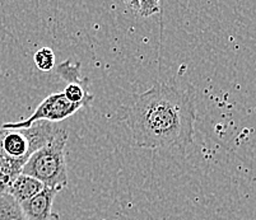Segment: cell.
Here are the masks:
<instances>
[{
    "label": "cell",
    "mask_w": 256,
    "mask_h": 220,
    "mask_svg": "<svg viewBox=\"0 0 256 220\" xmlns=\"http://www.w3.org/2000/svg\"><path fill=\"white\" fill-rule=\"evenodd\" d=\"M34 65L41 71H50L55 66V54L50 47H41L34 56Z\"/></svg>",
    "instance_id": "obj_10"
},
{
    "label": "cell",
    "mask_w": 256,
    "mask_h": 220,
    "mask_svg": "<svg viewBox=\"0 0 256 220\" xmlns=\"http://www.w3.org/2000/svg\"><path fill=\"white\" fill-rule=\"evenodd\" d=\"M125 119L136 147L184 148L192 143L196 110L185 90L160 83L132 102Z\"/></svg>",
    "instance_id": "obj_1"
},
{
    "label": "cell",
    "mask_w": 256,
    "mask_h": 220,
    "mask_svg": "<svg viewBox=\"0 0 256 220\" xmlns=\"http://www.w3.org/2000/svg\"><path fill=\"white\" fill-rule=\"evenodd\" d=\"M0 220H28L20 204L8 194L0 195Z\"/></svg>",
    "instance_id": "obj_9"
},
{
    "label": "cell",
    "mask_w": 256,
    "mask_h": 220,
    "mask_svg": "<svg viewBox=\"0 0 256 220\" xmlns=\"http://www.w3.org/2000/svg\"><path fill=\"white\" fill-rule=\"evenodd\" d=\"M158 1H160V0H158Z\"/></svg>",
    "instance_id": "obj_13"
},
{
    "label": "cell",
    "mask_w": 256,
    "mask_h": 220,
    "mask_svg": "<svg viewBox=\"0 0 256 220\" xmlns=\"http://www.w3.org/2000/svg\"><path fill=\"white\" fill-rule=\"evenodd\" d=\"M82 107H86L82 103H74L69 101L64 93H54L46 97L34 110V112L28 119L18 122H9L2 125L3 129H27L37 121L58 122L68 119L72 115L78 112Z\"/></svg>",
    "instance_id": "obj_4"
},
{
    "label": "cell",
    "mask_w": 256,
    "mask_h": 220,
    "mask_svg": "<svg viewBox=\"0 0 256 220\" xmlns=\"http://www.w3.org/2000/svg\"><path fill=\"white\" fill-rule=\"evenodd\" d=\"M66 143L68 133L62 129L48 144L32 153L23 167L22 173L38 180L45 187L64 189L68 185Z\"/></svg>",
    "instance_id": "obj_2"
},
{
    "label": "cell",
    "mask_w": 256,
    "mask_h": 220,
    "mask_svg": "<svg viewBox=\"0 0 256 220\" xmlns=\"http://www.w3.org/2000/svg\"><path fill=\"white\" fill-rule=\"evenodd\" d=\"M23 167L22 162L8 158L0 153V195L8 194L9 187L22 173Z\"/></svg>",
    "instance_id": "obj_7"
},
{
    "label": "cell",
    "mask_w": 256,
    "mask_h": 220,
    "mask_svg": "<svg viewBox=\"0 0 256 220\" xmlns=\"http://www.w3.org/2000/svg\"><path fill=\"white\" fill-rule=\"evenodd\" d=\"M60 130V127L48 121H37L27 129L0 126V153L26 164L32 153L48 144Z\"/></svg>",
    "instance_id": "obj_3"
},
{
    "label": "cell",
    "mask_w": 256,
    "mask_h": 220,
    "mask_svg": "<svg viewBox=\"0 0 256 220\" xmlns=\"http://www.w3.org/2000/svg\"><path fill=\"white\" fill-rule=\"evenodd\" d=\"M88 79L83 76H78L76 79L68 82L64 89V96L74 103H82L86 107L90 106L93 101V96L88 92Z\"/></svg>",
    "instance_id": "obj_8"
},
{
    "label": "cell",
    "mask_w": 256,
    "mask_h": 220,
    "mask_svg": "<svg viewBox=\"0 0 256 220\" xmlns=\"http://www.w3.org/2000/svg\"><path fill=\"white\" fill-rule=\"evenodd\" d=\"M60 189L44 187V190L30 200L20 204L22 212L28 220H60L56 213L52 212V204Z\"/></svg>",
    "instance_id": "obj_5"
},
{
    "label": "cell",
    "mask_w": 256,
    "mask_h": 220,
    "mask_svg": "<svg viewBox=\"0 0 256 220\" xmlns=\"http://www.w3.org/2000/svg\"><path fill=\"white\" fill-rule=\"evenodd\" d=\"M128 9H129L132 13L134 14H138L139 11V5H138V0H122Z\"/></svg>",
    "instance_id": "obj_12"
},
{
    "label": "cell",
    "mask_w": 256,
    "mask_h": 220,
    "mask_svg": "<svg viewBox=\"0 0 256 220\" xmlns=\"http://www.w3.org/2000/svg\"><path fill=\"white\" fill-rule=\"evenodd\" d=\"M138 14L143 18L152 17L160 11V1L158 0H138Z\"/></svg>",
    "instance_id": "obj_11"
},
{
    "label": "cell",
    "mask_w": 256,
    "mask_h": 220,
    "mask_svg": "<svg viewBox=\"0 0 256 220\" xmlns=\"http://www.w3.org/2000/svg\"><path fill=\"white\" fill-rule=\"evenodd\" d=\"M44 187H45L44 184L40 182L38 180L28 175H24V173H20L9 187L8 195H10L18 204H22L37 195L41 190H44Z\"/></svg>",
    "instance_id": "obj_6"
}]
</instances>
